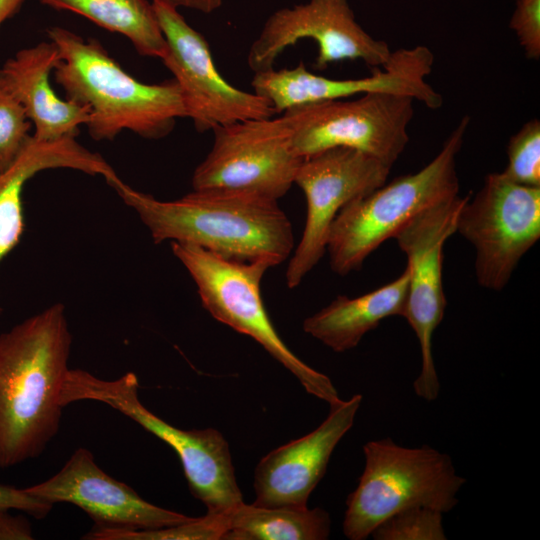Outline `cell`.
<instances>
[{"label":"cell","mask_w":540,"mask_h":540,"mask_svg":"<svg viewBox=\"0 0 540 540\" xmlns=\"http://www.w3.org/2000/svg\"><path fill=\"white\" fill-rule=\"evenodd\" d=\"M71 345L60 302L0 334V468L39 457L58 433Z\"/></svg>","instance_id":"obj_1"},{"label":"cell","mask_w":540,"mask_h":540,"mask_svg":"<svg viewBox=\"0 0 540 540\" xmlns=\"http://www.w3.org/2000/svg\"><path fill=\"white\" fill-rule=\"evenodd\" d=\"M134 209L155 244L188 242L225 258L276 266L294 250L290 220L278 201L246 192L192 190L173 201L140 192L115 173L104 178Z\"/></svg>","instance_id":"obj_2"},{"label":"cell","mask_w":540,"mask_h":540,"mask_svg":"<svg viewBox=\"0 0 540 540\" xmlns=\"http://www.w3.org/2000/svg\"><path fill=\"white\" fill-rule=\"evenodd\" d=\"M58 48L55 81L66 99L88 106V134L112 141L123 130L158 140L169 135L178 118H188L181 89L172 79L147 84L128 74L102 44L59 26L47 29Z\"/></svg>","instance_id":"obj_3"},{"label":"cell","mask_w":540,"mask_h":540,"mask_svg":"<svg viewBox=\"0 0 540 540\" xmlns=\"http://www.w3.org/2000/svg\"><path fill=\"white\" fill-rule=\"evenodd\" d=\"M470 124L465 115L440 152L419 171L399 176L347 203L334 219L326 245L333 272L345 276L419 213L459 194L457 156Z\"/></svg>","instance_id":"obj_4"},{"label":"cell","mask_w":540,"mask_h":540,"mask_svg":"<svg viewBox=\"0 0 540 540\" xmlns=\"http://www.w3.org/2000/svg\"><path fill=\"white\" fill-rule=\"evenodd\" d=\"M364 470L348 495L343 533L364 540L391 515L411 507L450 512L466 482L452 459L431 446L404 447L391 438L364 444Z\"/></svg>","instance_id":"obj_5"},{"label":"cell","mask_w":540,"mask_h":540,"mask_svg":"<svg viewBox=\"0 0 540 540\" xmlns=\"http://www.w3.org/2000/svg\"><path fill=\"white\" fill-rule=\"evenodd\" d=\"M138 388L133 372L104 380L82 369H70L60 402L65 408L76 401H98L134 420L176 452L192 495L205 505L207 513H231L243 503V497L224 436L213 428L183 430L167 423L142 404Z\"/></svg>","instance_id":"obj_6"},{"label":"cell","mask_w":540,"mask_h":540,"mask_svg":"<svg viewBox=\"0 0 540 540\" xmlns=\"http://www.w3.org/2000/svg\"><path fill=\"white\" fill-rule=\"evenodd\" d=\"M171 249L213 318L258 342L309 394L329 405L341 400L330 378L296 356L272 324L261 295V281L270 264L225 258L188 242L172 241Z\"/></svg>","instance_id":"obj_7"},{"label":"cell","mask_w":540,"mask_h":540,"mask_svg":"<svg viewBox=\"0 0 540 540\" xmlns=\"http://www.w3.org/2000/svg\"><path fill=\"white\" fill-rule=\"evenodd\" d=\"M414 100L387 93H368L283 112L292 144L302 158L344 147L366 153L391 167L409 142Z\"/></svg>","instance_id":"obj_8"},{"label":"cell","mask_w":540,"mask_h":540,"mask_svg":"<svg viewBox=\"0 0 540 540\" xmlns=\"http://www.w3.org/2000/svg\"><path fill=\"white\" fill-rule=\"evenodd\" d=\"M213 145L192 176L193 190L246 192L283 197L304 158L292 144L286 118L248 119L213 130Z\"/></svg>","instance_id":"obj_9"},{"label":"cell","mask_w":540,"mask_h":540,"mask_svg":"<svg viewBox=\"0 0 540 540\" xmlns=\"http://www.w3.org/2000/svg\"><path fill=\"white\" fill-rule=\"evenodd\" d=\"M476 250L480 286L499 291L523 255L540 237V187L518 184L502 172L486 175L483 186L462 206L457 229Z\"/></svg>","instance_id":"obj_10"},{"label":"cell","mask_w":540,"mask_h":540,"mask_svg":"<svg viewBox=\"0 0 540 540\" xmlns=\"http://www.w3.org/2000/svg\"><path fill=\"white\" fill-rule=\"evenodd\" d=\"M468 197L458 194L428 208L394 236L407 257L408 288L403 317L414 331L421 352V369L413 388L419 398L428 402L436 400L440 393L432 339L447 304L442 282L443 248L456 232L459 212Z\"/></svg>","instance_id":"obj_11"},{"label":"cell","mask_w":540,"mask_h":540,"mask_svg":"<svg viewBox=\"0 0 540 540\" xmlns=\"http://www.w3.org/2000/svg\"><path fill=\"white\" fill-rule=\"evenodd\" d=\"M152 3L167 43L161 61L178 83L198 132L277 114L267 99L236 88L219 73L207 40L177 8L161 0Z\"/></svg>","instance_id":"obj_12"},{"label":"cell","mask_w":540,"mask_h":540,"mask_svg":"<svg viewBox=\"0 0 540 540\" xmlns=\"http://www.w3.org/2000/svg\"><path fill=\"white\" fill-rule=\"evenodd\" d=\"M390 170L373 156L344 147L302 160L294 183L306 198V221L286 269L288 288H296L325 254L329 231L339 211L385 184Z\"/></svg>","instance_id":"obj_13"},{"label":"cell","mask_w":540,"mask_h":540,"mask_svg":"<svg viewBox=\"0 0 540 540\" xmlns=\"http://www.w3.org/2000/svg\"><path fill=\"white\" fill-rule=\"evenodd\" d=\"M433 52L424 45L392 52L388 63L355 79H332L310 72L303 61L293 68L255 72L254 92L267 99L276 113L300 106L352 98L368 93H387L412 98L436 110L443 97L427 81L434 65Z\"/></svg>","instance_id":"obj_14"},{"label":"cell","mask_w":540,"mask_h":540,"mask_svg":"<svg viewBox=\"0 0 540 540\" xmlns=\"http://www.w3.org/2000/svg\"><path fill=\"white\" fill-rule=\"evenodd\" d=\"M303 39L318 47V70L345 60H361L375 70L385 66L393 52L362 28L348 0H309L270 15L249 49L248 66L254 73L271 69L287 47Z\"/></svg>","instance_id":"obj_15"},{"label":"cell","mask_w":540,"mask_h":540,"mask_svg":"<svg viewBox=\"0 0 540 540\" xmlns=\"http://www.w3.org/2000/svg\"><path fill=\"white\" fill-rule=\"evenodd\" d=\"M24 490L52 505L69 503L94 521V528L154 530L191 520L144 500L132 487L105 473L86 448H78L51 478Z\"/></svg>","instance_id":"obj_16"},{"label":"cell","mask_w":540,"mask_h":540,"mask_svg":"<svg viewBox=\"0 0 540 540\" xmlns=\"http://www.w3.org/2000/svg\"><path fill=\"white\" fill-rule=\"evenodd\" d=\"M362 395L330 405L326 419L305 436L262 457L254 471L255 501L262 507L307 506L337 444L353 426Z\"/></svg>","instance_id":"obj_17"},{"label":"cell","mask_w":540,"mask_h":540,"mask_svg":"<svg viewBox=\"0 0 540 540\" xmlns=\"http://www.w3.org/2000/svg\"><path fill=\"white\" fill-rule=\"evenodd\" d=\"M59 59L49 40L17 51L0 68V86L21 104L38 141L76 138L90 119L88 106L61 99L53 90L50 74Z\"/></svg>","instance_id":"obj_18"},{"label":"cell","mask_w":540,"mask_h":540,"mask_svg":"<svg viewBox=\"0 0 540 540\" xmlns=\"http://www.w3.org/2000/svg\"><path fill=\"white\" fill-rule=\"evenodd\" d=\"M55 168L104 178L115 172L99 153L76 138L43 142L32 136L12 165L0 170V261L16 247L24 230L22 193L26 182L41 171Z\"/></svg>","instance_id":"obj_19"},{"label":"cell","mask_w":540,"mask_h":540,"mask_svg":"<svg viewBox=\"0 0 540 540\" xmlns=\"http://www.w3.org/2000/svg\"><path fill=\"white\" fill-rule=\"evenodd\" d=\"M408 271L392 282L358 297L337 296L330 304L307 317L305 333L337 353L355 348L363 336L382 320L404 316Z\"/></svg>","instance_id":"obj_20"},{"label":"cell","mask_w":540,"mask_h":540,"mask_svg":"<svg viewBox=\"0 0 540 540\" xmlns=\"http://www.w3.org/2000/svg\"><path fill=\"white\" fill-rule=\"evenodd\" d=\"M56 10L79 14L99 27L125 36L145 57L165 56L167 43L153 3L147 0H40Z\"/></svg>","instance_id":"obj_21"},{"label":"cell","mask_w":540,"mask_h":540,"mask_svg":"<svg viewBox=\"0 0 540 540\" xmlns=\"http://www.w3.org/2000/svg\"><path fill=\"white\" fill-rule=\"evenodd\" d=\"M330 530V515L319 507H262L243 502L229 513L222 540H325Z\"/></svg>","instance_id":"obj_22"},{"label":"cell","mask_w":540,"mask_h":540,"mask_svg":"<svg viewBox=\"0 0 540 540\" xmlns=\"http://www.w3.org/2000/svg\"><path fill=\"white\" fill-rule=\"evenodd\" d=\"M228 515L206 513L205 516L192 518L178 525L154 530L93 527L82 538L90 540H222L228 529Z\"/></svg>","instance_id":"obj_23"},{"label":"cell","mask_w":540,"mask_h":540,"mask_svg":"<svg viewBox=\"0 0 540 540\" xmlns=\"http://www.w3.org/2000/svg\"><path fill=\"white\" fill-rule=\"evenodd\" d=\"M375 540H446L443 513L428 507H411L381 522L371 533Z\"/></svg>","instance_id":"obj_24"},{"label":"cell","mask_w":540,"mask_h":540,"mask_svg":"<svg viewBox=\"0 0 540 540\" xmlns=\"http://www.w3.org/2000/svg\"><path fill=\"white\" fill-rule=\"evenodd\" d=\"M508 163L502 173L525 186L540 187V121L533 118L509 139Z\"/></svg>","instance_id":"obj_25"},{"label":"cell","mask_w":540,"mask_h":540,"mask_svg":"<svg viewBox=\"0 0 540 540\" xmlns=\"http://www.w3.org/2000/svg\"><path fill=\"white\" fill-rule=\"evenodd\" d=\"M21 104L0 86V170L12 165L32 134Z\"/></svg>","instance_id":"obj_26"},{"label":"cell","mask_w":540,"mask_h":540,"mask_svg":"<svg viewBox=\"0 0 540 540\" xmlns=\"http://www.w3.org/2000/svg\"><path fill=\"white\" fill-rule=\"evenodd\" d=\"M526 58H540V0H515L509 21Z\"/></svg>","instance_id":"obj_27"},{"label":"cell","mask_w":540,"mask_h":540,"mask_svg":"<svg viewBox=\"0 0 540 540\" xmlns=\"http://www.w3.org/2000/svg\"><path fill=\"white\" fill-rule=\"evenodd\" d=\"M53 505L27 493L24 488L0 484V508L18 510L36 519L45 518Z\"/></svg>","instance_id":"obj_28"},{"label":"cell","mask_w":540,"mask_h":540,"mask_svg":"<svg viewBox=\"0 0 540 540\" xmlns=\"http://www.w3.org/2000/svg\"><path fill=\"white\" fill-rule=\"evenodd\" d=\"M9 509L0 508V540L33 539L30 522L22 515H12Z\"/></svg>","instance_id":"obj_29"},{"label":"cell","mask_w":540,"mask_h":540,"mask_svg":"<svg viewBox=\"0 0 540 540\" xmlns=\"http://www.w3.org/2000/svg\"><path fill=\"white\" fill-rule=\"evenodd\" d=\"M168 5L179 8H189L202 13H211L217 10L223 0H161Z\"/></svg>","instance_id":"obj_30"},{"label":"cell","mask_w":540,"mask_h":540,"mask_svg":"<svg viewBox=\"0 0 540 540\" xmlns=\"http://www.w3.org/2000/svg\"><path fill=\"white\" fill-rule=\"evenodd\" d=\"M24 2L25 0H0V29L8 19L18 13Z\"/></svg>","instance_id":"obj_31"}]
</instances>
